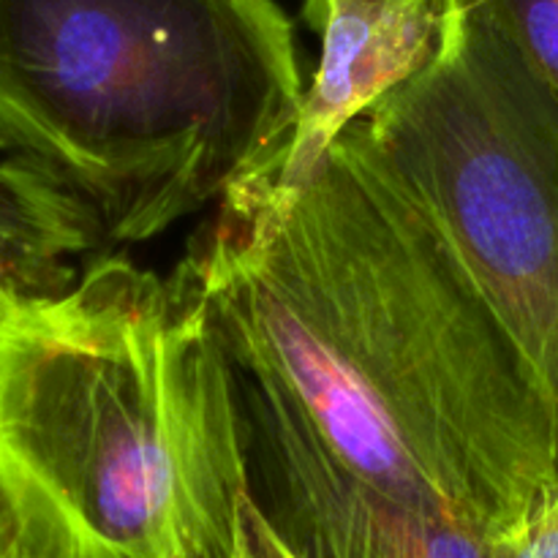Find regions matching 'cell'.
Instances as JSON below:
<instances>
[{"label": "cell", "mask_w": 558, "mask_h": 558, "mask_svg": "<svg viewBox=\"0 0 558 558\" xmlns=\"http://www.w3.org/2000/svg\"><path fill=\"white\" fill-rule=\"evenodd\" d=\"M303 93L276 0H0V131L109 245L281 169Z\"/></svg>", "instance_id": "3"}, {"label": "cell", "mask_w": 558, "mask_h": 558, "mask_svg": "<svg viewBox=\"0 0 558 558\" xmlns=\"http://www.w3.org/2000/svg\"><path fill=\"white\" fill-rule=\"evenodd\" d=\"M27 558H71L63 548H60V543L52 537V532L44 526V521L38 515H36V539H33L31 556Z\"/></svg>", "instance_id": "11"}, {"label": "cell", "mask_w": 558, "mask_h": 558, "mask_svg": "<svg viewBox=\"0 0 558 558\" xmlns=\"http://www.w3.org/2000/svg\"><path fill=\"white\" fill-rule=\"evenodd\" d=\"M0 461L71 558H238L248 445L199 294L104 251L3 311Z\"/></svg>", "instance_id": "2"}, {"label": "cell", "mask_w": 558, "mask_h": 558, "mask_svg": "<svg viewBox=\"0 0 558 558\" xmlns=\"http://www.w3.org/2000/svg\"><path fill=\"white\" fill-rule=\"evenodd\" d=\"M488 558H558V483L490 539Z\"/></svg>", "instance_id": "8"}, {"label": "cell", "mask_w": 558, "mask_h": 558, "mask_svg": "<svg viewBox=\"0 0 558 558\" xmlns=\"http://www.w3.org/2000/svg\"><path fill=\"white\" fill-rule=\"evenodd\" d=\"M374 3H381V0H374Z\"/></svg>", "instance_id": "12"}, {"label": "cell", "mask_w": 558, "mask_h": 558, "mask_svg": "<svg viewBox=\"0 0 558 558\" xmlns=\"http://www.w3.org/2000/svg\"><path fill=\"white\" fill-rule=\"evenodd\" d=\"M441 234L558 412V98L505 31L447 0L436 58L352 123Z\"/></svg>", "instance_id": "4"}, {"label": "cell", "mask_w": 558, "mask_h": 558, "mask_svg": "<svg viewBox=\"0 0 558 558\" xmlns=\"http://www.w3.org/2000/svg\"><path fill=\"white\" fill-rule=\"evenodd\" d=\"M238 558H294L287 548H283L281 539L270 532V526H267L265 518L259 515L254 501H248V507H245Z\"/></svg>", "instance_id": "10"}, {"label": "cell", "mask_w": 558, "mask_h": 558, "mask_svg": "<svg viewBox=\"0 0 558 558\" xmlns=\"http://www.w3.org/2000/svg\"><path fill=\"white\" fill-rule=\"evenodd\" d=\"M36 539V512L14 474L0 461V558H27Z\"/></svg>", "instance_id": "9"}, {"label": "cell", "mask_w": 558, "mask_h": 558, "mask_svg": "<svg viewBox=\"0 0 558 558\" xmlns=\"http://www.w3.org/2000/svg\"><path fill=\"white\" fill-rule=\"evenodd\" d=\"M174 276L234 376L251 501L294 558H450L558 483V412L352 129L232 191Z\"/></svg>", "instance_id": "1"}, {"label": "cell", "mask_w": 558, "mask_h": 558, "mask_svg": "<svg viewBox=\"0 0 558 558\" xmlns=\"http://www.w3.org/2000/svg\"><path fill=\"white\" fill-rule=\"evenodd\" d=\"M303 16L322 52L278 169L283 183L303 180L349 125L436 58L447 0H305Z\"/></svg>", "instance_id": "5"}, {"label": "cell", "mask_w": 558, "mask_h": 558, "mask_svg": "<svg viewBox=\"0 0 558 558\" xmlns=\"http://www.w3.org/2000/svg\"><path fill=\"white\" fill-rule=\"evenodd\" d=\"M0 316H3V311H0Z\"/></svg>", "instance_id": "13"}, {"label": "cell", "mask_w": 558, "mask_h": 558, "mask_svg": "<svg viewBox=\"0 0 558 558\" xmlns=\"http://www.w3.org/2000/svg\"><path fill=\"white\" fill-rule=\"evenodd\" d=\"M104 251L90 207L0 131V311L58 298Z\"/></svg>", "instance_id": "6"}, {"label": "cell", "mask_w": 558, "mask_h": 558, "mask_svg": "<svg viewBox=\"0 0 558 558\" xmlns=\"http://www.w3.org/2000/svg\"><path fill=\"white\" fill-rule=\"evenodd\" d=\"M480 11L510 36L558 98V0H450Z\"/></svg>", "instance_id": "7"}]
</instances>
